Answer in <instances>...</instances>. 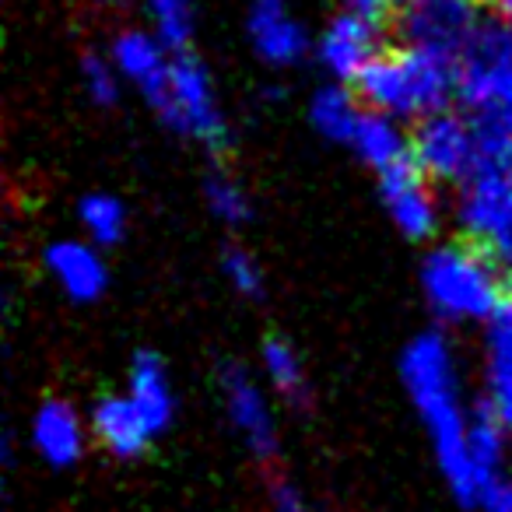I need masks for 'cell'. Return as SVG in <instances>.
<instances>
[{"instance_id": "obj_16", "label": "cell", "mask_w": 512, "mask_h": 512, "mask_svg": "<svg viewBox=\"0 0 512 512\" xmlns=\"http://www.w3.org/2000/svg\"><path fill=\"white\" fill-rule=\"evenodd\" d=\"M32 442L43 453V460L53 463V467L78 463L81 449H85V432H81V421L74 414V407L67 400H46L39 407L36 421H32Z\"/></svg>"}, {"instance_id": "obj_3", "label": "cell", "mask_w": 512, "mask_h": 512, "mask_svg": "<svg viewBox=\"0 0 512 512\" xmlns=\"http://www.w3.org/2000/svg\"><path fill=\"white\" fill-rule=\"evenodd\" d=\"M351 85L362 106L421 120L446 109L456 95V60L428 46L404 43L379 53Z\"/></svg>"}, {"instance_id": "obj_8", "label": "cell", "mask_w": 512, "mask_h": 512, "mask_svg": "<svg viewBox=\"0 0 512 512\" xmlns=\"http://www.w3.org/2000/svg\"><path fill=\"white\" fill-rule=\"evenodd\" d=\"M383 53V36H379L376 15L344 8L327 22V29L316 39V57L323 71L337 81H355L372 60Z\"/></svg>"}, {"instance_id": "obj_13", "label": "cell", "mask_w": 512, "mask_h": 512, "mask_svg": "<svg viewBox=\"0 0 512 512\" xmlns=\"http://www.w3.org/2000/svg\"><path fill=\"white\" fill-rule=\"evenodd\" d=\"M92 432L102 442L106 453L116 460H137L155 439V428L144 418V411L134 404V397H102L92 411Z\"/></svg>"}, {"instance_id": "obj_21", "label": "cell", "mask_w": 512, "mask_h": 512, "mask_svg": "<svg viewBox=\"0 0 512 512\" xmlns=\"http://www.w3.org/2000/svg\"><path fill=\"white\" fill-rule=\"evenodd\" d=\"M264 369L271 376V383L278 386V393L295 407V411H309L313 393L306 383V369H302L295 348L285 337H267L264 341Z\"/></svg>"}, {"instance_id": "obj_25", "label": "cell", "mask_w": 512, "mask_h": 512, "mask_svg": "<svg viewBox=\"0 0 512 512\" xmlns=\"http://www.w3.org/2000/svg\"><path fill=\"white\" fill-rule=\"evenodd\" d=\"M120 67L113 64V57H99V53H88L81 60V85H85L88 99L95 106H116L120 99Z\"/></svg>"}, {"instance_id": "obj_7", "label": "cell", "mask_w": 512, "mask_h": 512, "mask_svg": "<svg viewBox=\"0 0 512 512\" xmlns=\"http://www.w3.org/2000/svg\"><path fill=\"white\" fill-rule=\"evenodd\" d=\"M400 11H404L400 29H404L407 43L439 50L453 60L460 57L463 46L484 22L477 0H411Z\"/></svg>"}, {"instance_id": "obj_28", "label": "cell", "mask_w": 512, "mask_h": 512, "mask_svg": "<svg viewBox=\"0 0 512 512\" xmlns=\"http://www.w3.org/2000/svg\"><path fill=\"white\" fill-rule=\"evenodd\" d=\"M484 512H512V477H495L481 495Z\"/></svg>"}, {"instance_id": "obj_12", "label": "cell", "mask_w": 512, "mask_h": 512, "mask_svg": "<svg viewBox=\"0 0 512 512\" xmlns=\"http://www.w3.org/2000/svg\"><path fill=\"white\" fill-rule=\"evenodd\" d=\"M113 64L120 67L123 81H130L134 88H141V95L148 102H155L162 95L165 81H169V67H172V50L155 29H127L113 39Z\"/></svg>"}, {"instance_id": "obj_14", "label": "cell", "mask_w": 512, "mask_h": 512, "mask_svg": "<svg viewBox=\"0 0 512 512\" xmlns=\"http://www.w3.org/2000/svg\"><path fill=\"white\" fill-rule=\"evenodd\" d=\"M488 400L512 432V274L488 320Z\"/></svg>"}, {"instance_id": "obj_31", "label": "cell", "mask_w": 512, "mask_h": 512, "mask_svg": "<svg viewBox=\"0 0 512 512\" xmlns=\"http://www.w3.org/2000/svg\"><path fill=\"white\" fill-rule=\"evenodd\" d=\"M484 162H491V165H498V169H505L512 176V137H505L502 144H498L495 151H491L488 158H484Z\"/></svg>"}, {"instance_id": "obj_26", "label": "cell", "mask_w": 512, "mask_h": 512, "mask_svg": "<svg viewBox=\"0 0 512 512\" xmlns=\"http://www.w3.org/2000/svg\"><path fill=\"white\" fill-rule=\"evenodd\" d=\"M221 267H225L228 281H232V288L239 295H246V299H264V271H260V264L253 260V253H246V249H239V246H228L225 256H221Z\"/></svg>"}, {"instance_id": "obj_32", "label": "cell", "mask_w": 512, "mask_h": 512, "mask_svg": "<svg viewBox=\"0 0 512 512\" xmlns=\"http://www.w3.org/2000/svg\"><path fill=\"white\" fill-rule=\"evenodd\" d=\"M488 4L498 11V18H505V22H512V0H488Z\"/></svg>"}, {"instance_id": "obj_17", "label": "cell", "mask_w": 512, "mask_h": 512, "mask_svg": "<svg viewBox=\"0 0 512 512\" xmlns=\"http://www.w3.org/2000/svg\"><path fill=\"white\" fill-rule=\"evenodd\" d=\"M351 148H355V155L362 162H369L376 172H383L404 155H411V137L400 134L397 116L365 106L362 116H358L355 134H351Z\"/></svg>"}, {"instance_id": "obj_27", "label": "cell", "mask_w": 512, "mask_h": 512, "mask_svg": "<svg viewBox=\"0 0 512 512\" xmlns=\"http://www.w3.org/2000/svg\"><path fill=\"white\" fill-rule=\"evenodd\" d=\"M267 495H271L274 512H306L299 488L285 474H278V470H271V477H267Z\"/></svg>"}, {"instance_id": "obj_2", "label": "cell", "mask_w": 512, "mask_h": 512, "mask_svg": "<svg viewBox=\"0 0 512 512\" xmlns=\"http://www.w3.org/2000/svg\"><path fill=\"white\" fill-rule=\"evenodd\" d=\"M456 99L481 137V162L512 137V22L484 18L456 57Z\"/></svg>"}, {"instance_id": "obj_6", "label": "cell", "mask_w": 512, "mask_h": 512, "mask_svg": "<svg viewBox=\"0 0 512 512\" xmlns=\"http://www.w3.org/2000/svg\"><path fill=\"white\" fill-rule=\"evenodd\" d=\"M411 155L432 183H467L481 165V137L467 113H428L411 134Z\"/></svg>"}, {"instance_id": "obj_4", "label": "cell", "mask_w": 512, "mask_h": 512, "mask_svg": "<svg viewBox=\"0 0 512 512\" xmlns=\"http://www.w3.org/2000/svg\"><path fill=\"white\" fill-rule=\"evenodd\" d=\"M421 285L446 320H491L505 292V271L481 242L463 235L425 256Z\"/></svg>"}, {"instance_id": "obj_9", "label": "cell", "mask_w": 512, "mask_h": 512, "mask_svg": "<svg viewBox=\"0 0 512 512\" xmlns=\"http://www.w3.org/2000/svg\"><path fill=\"white\" fill-rule=\"evenodd\" d=\"M379 193L386 200L393 225L411 239H428L435 232V193L428 172L418 165L414 155H404L400 162H393L390 169L379 172Z\"/></svg>"}, {"instance_id": "obj_10", "label": "cell", "mask_w": 512, "mask_h": 512, "mask_svg": "<svg viewBox=\"0 0 512 512\" xmlns=\"http://www.w3.org/2000/svg\"><path fill=\"white\" fill-rule=\"evenodd\" d=\"M246 36L256 57L271 67H292L309 53V32L295 15L292 0H249Z\"/></svg>"}, {"instance_id": "obj_22", "label": "cell", "mask_w": 512, "mask_h": 512, "mask_svg": "<svg viewBox=\"0 0 512 512\" xmlns=\"http://www.w3.org/2000/svg\"><path fill=\"white\" fill-rule=\"evenodd\" d=\"M81 225L92 235V242L116 246L123 239V228H127V211H123V204L116 197L92 193V197L81 200Z\"/></svg>"}, {"instance_id": "obj_11", "label": "cell", "mask_w": 512, "mask_h": 512, "mask_svg": "<svg viewBox=\"0 0 512 512\" xmlns=\"http://www.w3.org/2000/svg\"><path fill=\"white\" fill-rule=\"evenodd\" d=\"M218 379H221V393H225V407H228L232 425L242 432V439L253 449L256 460L271 463L274 456H278V432H274L271 407H267L264 393L256 390L249 372L235 362L221 365Z\"/></svg>"}, {"instance_id": "obj_30", "label": "cell", "mask_w": 512, "mask_h": 512, "mask_svg": "<svg viewBox=\"0 0 512 512\" xmlns=\"http://www.w3.org/2000/svg\"><path fill=\"white\" fill-rule=\"evenodd\" d=\"M390 4H397V8H404V4H411V0H344V8L365 11V15H379V11L390 8Z\"/></svg>"}, {"instance_id": "obj_29", "label": "cell", "mask_w": 512, "mask_h": 512, "mask_svg": "<svg viewBox=\"0 0 512 512\" xmlns=\"http://www.w3.org/2000/svg\"><path fill=\"white\" fill-rule=\"evenodd\" d=\"M484 249H488L491 256L498 260V267H502L505 274H512V221L502 228V232L495 235L491 242H484Z\"/></svg>"}, {"instance_id": "obj_1", "label": "cell", "mask_w": 512, "mask_h": 512, "mask_svg": "<svg viewBox=\"0 0 512 512\" xmlns=\"http://www.w3.org/2000/svg\"><path fill=\"white\" fill-rule=\"evenodd\" d=\"M400 376H404L407 393L432 432L435 456H439V467L453 495L463 505L481 502L484 484L474 470V460H470V421L463 418L460 397H456L453 351H449L446 337L435 330L414 337L400 358Z\"/></svg>"}, {"instance_id": "obj_23", "label": "cell", "mask_w": 512, "mask_h": 512, "mask_svg": "<svg viewBox=\"0 0 512 512\" xmlns=\"http://www.w3.org/2000/svg\"><path fill=\"white\" fill-rule=\"evenodd\" d=\"M151 15V29L172 46L186 50L193 39V0H144Z\"/></svg>"}, {"instance_id": "obj_24", "label": "cell", "mask_w": 512, "mask_h": 512, "mask_svg": "<svg viewBox=\"0 0 512 512\" xmlns=\"http://www.w3.org/2000/svg\"><path fill=\"white\" fill-rule=\"evenodd\" d=\"M204 197H207V207L214 211V218H221L225 225H242V221H249L246 193H242V186L235 183L225 169H214L211 176L204 179Z\"/></svg>"}, {"instance_id": "obj_5", "label": "cell", "mask_w": 512, "mask_h": 512, "mask_svg": "<svg viewBox=\"0 0 512 512\" xmlns=\"http://www.w3.org/2000/svg\"><path fill=\"white\" fill-rule=\"evenodd\" d=\"M151 109H155L158 120L172 134L193 137L211 155H225L228 151L232 134H228V123L221 116L214 81L207 74V67L197 57H190L186 50H176L169 67V81H165L162 95L151 102Z\"/></svg>"}, {"instance_id": "obj_15", "label": "cell", "mask_w": 512, "mask_h": 512, "mask_svg": "<svg viewBox=\"0 0 512 512\" xmlns=\"http://www.w3.org/2000/svg\"><path fill=\"white\" fill-rule=\"evenodd\" d=\"M46 267L74 302H95L106 292V264L85 242H53L46 249Z\"/></svg>"}, {"instance_id": "obj_18", "label": "cell", "mask_w": 512, "mask_h": 512, "mask_svg": "<svg viewBox=\"0 0 512 512\" xmlns=\"http://www.w3.org/2000/svg\"><path fill=\"white\" fill-rule=\"evenodd\" d=\"M130 397L134 404L144 411V418L151 421L155 432L169 428L172 421V390H169V376H165V365L158 355L141 351L134 358V369H130Z\"/></svg>"}, {"instance_id": "obj_20", "label": "cell", "mask_w": 512, "mask_h": 512, "mask_svg": "<svg viewBox=\"0 0 512 512\" xmlns=\"http://www.w3.org/2000/svg\"><path fill=\"white\" fill-rule=\"evenodd\" d=\"M358 116H362V99L341 85L320 88V92L313 95V102H309V120H313V127L320 130L323 137H330V141L351 144Z\"/></svg>"}, {"instance_id": "obj_19", "label": "cell", "mask_w": 512, "mask_h": 512, "mask_svg": "<svg viewBox=\"0 0 512 512\" xmlns=\"http://www.w3.org/2000/svg\"><path fill=\"white\" fill-rule=\"evenodd\" d=\"M505 432H509V425L498 418L491 400L484 397L481 404L474 407V421H470V460H474V470H477V477H481L484 488L495 481L498 467H502Z\"/></svg>"}]
</instances>
